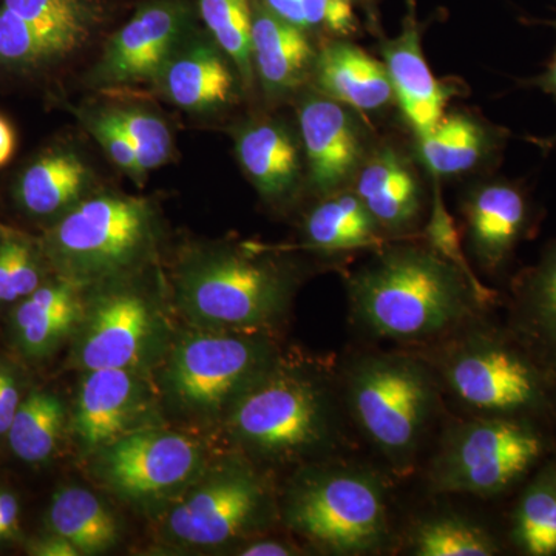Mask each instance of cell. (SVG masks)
<instances>
[{"instance_id":"cell-1","label":"cell","mask_w":556,"mask_h":556,"mask_svg":"<svg viewBox=\"0 0 556 556\" xmlns=\"http://www.w3.org/2000/svg\"><path fill=\"white\" fill-rule=\"evenodd\" d=\"M345 277L350 316L379 342L419 350L489 314L464 274L422 240H394Z\"/></svg>"},{"instance_id":"cell-2","label":"cell","mask_w":556,"mask_h":556,"mask_svg":"<svg viewBox=\"0 0 556 556\" xmlns=\"http://www.w3.org/2000/svg\"><path fill=\"white\" fill-rule=\"evenodd\" d=\"M413 351L433 369L444 396L470 416L517 417L556 427L555 369L489 314Z\"/></svg>"},{"instance_id":"cell-3","label":"cell","mask_w":556,"mask_h":556,"mask_svg":"<svg viewBox=\"0 0 556 556\" xmlns=\"http://www.w3.org/2000/svg\"><path fill=\"white\" fill-rule=\"evenodd\" d=\"M351 427L339 375L281 358L229 415L233 438L273 463L340 457L353 445Z\"/></svg>"},{"instance_id":"cell-4","label":"cell","mask_w":556,"mask_h":556,"mask_svg":"<svg viewBox=\"0 0 556 556\" xmlns=\"http://www.w3.org/2000/svg\"><path fill=\"white\" fill-rule=\"evenodd\" d=\"M339 379L351 424L382 457L388 473L413 477L444 402L426 358L407 348H371L348 357Z\"/></svg>"},{"instance_id":"cell-5","label":"cell","mask_w":556,"mask_h":556,"mask_svg":"<svg viewBox=\"0 0 556 556\" xmlns=\"http://www.w3.org/2000/svg\"><path fill=\"white\" fill-rule=\"evenodd\" d=\"M390 479L351 460H317L289 486L285 522L311 546L336 556H378L396 551Z\"/></svg>"},{"instance_id":"cell-6","label":"cell","mask_w":556,"mask_h":556,"mask_svg":"<svg viewBox=\"0 0 556 556\" xmlns=\"http://www.w3.org/2000/svg\"><path fill=\"white\" fill-rule=\"evenodd\" d=\"M554 428L517 417L468 416L448 426L428 463L434 495L497 497L554 455Z\"/></svg>"},{"instance_id":"cell-7","label":"cell","mask_w":556,"mask_h":556,"mask_svg":"<svg viewBox=\"0 0 556 556\" xmlns=\"http://www.w3.org/2000/svg\"><path fill=\"white\" fill-rule=\"evenodd\" d=\"M299 285L292 263L262 249H215L179 276V295L195 320L241 332L274 328L287 316Z\"/></svg>"},{"instance_id":"cell-8","label":"cell","mask_w":556,"mask_h":556,"mask_svg":"<svg viewBox=\"0 0 556 556\" xmlns=\"http://www.w3.org/2000/svg\"><path fill=\"white\" fill-rule=\"evenodd\" d=\"M155 232L148 199L102 192L65 212L40 244L61 278L83 285L134 268L152 251Z\"/></svg>"},{"instance_id":"cell-9","label":"cell","mask_w":556,"mask_h":556,"mask_svg":"<svg viewBox=\"0 0 556 556\" xmlns=\"http://www.w3.org/2000/svg\"><path fill=\"white\" fill-rule=\"evenodd\" d=\"M104 16L100 0H0V78L56 72L89 46Z\"/></svg>"},{"instance_id":"cell-10","label":"cell","mask_w":556,"mask_h":556,"mask_svg":"<svg viewBox=\"0 0 556 556\" xmlns=\"http://www.w3.org/2000/svg\"><path fill=\"white\" fill-rule=\"evenodd\" d=\"M280 358L260 332L199 334L179 343L167 380L179 404L197 412L232 407Z\"/></svg>"},{"instance_id":"cell-11","label":"cell","mask_w":556,"mask_h":556,"mask_svg":"<svg viewBox=\"0 0 556 556\" xmlns=\"http://www.w3.org/2000/svg\"><path fill=\"white\" fill-rule=\"evenodd\" d=\"M274 511L265 479L247 463H233L172 510L167 530L190 546H222L262 529Z\"/></svg>"},{"instance_id":"cell-12","label":"cell","mask_w":556,"mask_h":556,"mask_svg":"<svg viewBox=\"0 0 556 556\" xmlns=\"http://www.w3.org/2000/svg\"><path fill=\"white\" fill-rule=\"evenodd\" d=\"M460 215L468 252L492 278L507 273L519 244L535 236L541 218L525 182L500 177L475 181L460 199Z\"/></svg>"},{"instance_id":"cell-13","label":"cell","mask_w":556,"mask_h":556,"mask_svg":"<svg viewBox=\"0 0 556 556\" xmlns=\"http://www.w3.org/2000/svg\"><path fill=\"white\" fill-rule=\"evenodd\" d=\"M189 28L190 10L182 0H152L139 7L110 38L91 83L102 89L159 84Z\"/></svg>"},{"instance_id":"cell-14","label":"cell","mask_w":556,"mask_h":556,"mask_svg":"<svg viewBox=\"0 0 556 556\" xmlns=\"http://www.w3.org/2000/svg\"><path fill=\"white\" fill-rule=\"evenodd\" d=\"M298 119L306 189L321 199L350 188L376 142L365 116L311 87L300 98Z\"/></svg>"},{"instance_id":"cell-15","label":"cell","mask_w":556,"mask_h":556,"mask_svg":"<svg viewBox=\"0 0 556 556\" xmlns=\"http://www.w3.org/2000/svg\"><path fill=\"white\" fill-rule=\"evenodd\" d=\"M195 442L166 431H130L104 447L102 477L130 497L164 495L178 489L199 470Z\"/></svg>"},{"instance_id":"cell-16","label":"cell","mask_w":556,"mask_h":556,"mask_svg":"<svg viewBox=\"0 0 556 556\" xmlns=\"http://www.w3.org/2000/svg\"><path fill=\"white\" fill-rule=\"evenodd\" d=\"M390 240L419 237L427 189L416 164L393 142H375L350 186Z\"/></svg>"},{"instance_id":"cell-17","label":"cell","mask_w":556,"mask_h":556,"mask_svg":"<svg viewBox=\"0 0 556 556\" xmlns=\"http://www.w3.org/2000/svg\"><path fill=\"white\" fill-rule=\"evenodd\" d=\"M236 155L249 181L270 206H288L306 188V164L299 130L263 116L241 124Z\"/></svg>"},{"instance_id":"cell-18","label":"cell","mask_w":556,"mask_h":556,"mask_svg":"<svg viewBox=\"0 0 556 556\" xmlns=\"http://www.w3.org/2000/svg\"><path fill=\"white\" fill-rule=\"evenodd\" d=\"M383 65L393 87L394 102L415 137L427 134L447 112L455 87L431 72L422 50L420 25L409 9L396 38L382 42Z\"/></svg>"},{"instance_id":"cell-19","label":"cell","mask_w":556,"mask_h":556,"mask_svg":"<svg viewBox=\"0 0 556 556\" xmlns=\"http://www.w3.org/2000/svg\"><path fill=\"white\" fill-rule=\"evenodd\" d=\"M155 332L148 300L134 292L105 295L91 309L80 338L78 361L87 371L134 368Z\"/></svg>"},{"instance_id":"cell-20","label":"cell","mask_w":556,"mask_h":556,"mask_svg":"<svg viewBox=\"0 0 556 556\" xmlns=\"http://www.w3.org/2000/svg\"><path fill=\"white\" fill-rule=\"evenodd\" d=\"M507 139L503 127L466 110H452L416 137L417 159L439 181L464 177L495 166Z\"/></svg>"},{"instance_id":"cell-21","label":"cell","mask_w":556,"mask_h":556,"mask_svg":"<svg viewBox=\"0 0 556 556\" xmlns=\"http://www.w3.org/2000/svg\"><path fill=\"white\" fill-rule=\"evenodd\" d=\"M317 51L311 33L281 21L262 2L252 3V62L269 100H285L305 89Z\"/></svg>"},{"instance_id":"cell-22","label":"cell","mask_w":556,"mask_h":556,"mask_svg":"<svg viewBox=\"0 0 556 556\" xmlns=\"http://www.w3.org/2000/svg\"><path fill=\"white\" fill-rule=\"evenodd\" d=\"M167 100L190 113L217 112L239 100L243 84L215 42L185 40L159 80Z\"/></svg>"},{"instance_id":"cell-23","label":"cell","mask_w":556,"mask_h":556,"mask_svg":"<svg viewBox=\"0 0 556 556\" xmlns=\"http://www.w3.org/2000/svg\"><path fill=\"white\" fill-rule=\"evenodd\" d=\"M144 405V387L131 368L91 369L80 382L73 424L80 444L108 447L130 433Z\"/></svg>"},{"instance_id":"cell-24","label":"cell","mask_w":556,"mask_h":556,"mask_svg":"<svg viewBox=\"0 0 556 556\" xmlns=\"http://www.w3.org/2000/svg\"><path fill=\"white\" fill-rule=\"evenodd\" d=\"M311 87L362 116L396 104L383 62L350 39H329L318 49Z\"/></svg>"},{"instance_id":"cell-25","label":"cell","mask_w":556,"mask_h":556,"mask_svg":"<svg viewBox=\"0 0 556 556\" xmlns=\"http://www.w3.org/2000/svg\"><path fill=\"white\" fill-rule=\"evenodd\" d=\"M91 179L89 164L75 149L50 144L21 167L11 186V195L28 217L56 222L86 199Z\"/></svg>"},{"instance_id":"cell-26","label":"cell","mask_w":556,"mask_h":556,"mask_svg":"<svg viewBox=\"0 0 556 556\" xmlns=\"http://www.w3.org/2000/svg\"><path fill=\"white\" fill-rule=\"evenodd\" d=\"M507 327L556 371V239L511 280Z\"/></svg>"},{"instance_id":"cell-27","label":"cell","mask_w":556,"mask_h":556,"mask_svg":"<svg viewBox=\"0 0 556 556\" xmlns=\"http://www.w3.org/2000/svg\"><path fill=\"white\" fill-rule=\"evenodd\" d=\"M305 247L321 255L375 252L390 240L353 189L346 188L318 199L303 219Z\"/></svg>"},{"instance_id":"cell-28","label":"cell","mask_w":556,"mask_h":556,"mask_svg":"<svg viewBox=\"0 0 556 556\" xmlns=\"http://www.w3.org/2000/svg\"><path fill=\"white\" fill-rule=\"evenodd\" d=\"M80 285L61 278L42 283L17 303L13 332L25 356L42 358L53 353L83 316Z\"/></svg>"},{"instance_id":"cell-29","label":"cell","mask_w":556,"mask_h":556,"mask_svg":"<svg viewBox=\"0 0 556 556\" xmlns=\"http://www.w3.org/2000/svg\"><path fill=\"white\" fill-rule=\"evenodd\" d=\"M507 536L519 555H556V456L547 457L522 486Z\"/></svg>"},{"instance_id":"cell-30","label":"cell","mask_w":556,"mask_h":556,"mask_svg":"<svg viewBox=\"0 0 556 556\" xmlns=\"http://www.w3.org/2000/svg\"><path fill=\"white\" fill-rule=\"evenodd\" d=\"M404 544L405 554L413 556H495L504 548L492 530L452 511L417 519Z\"/></svg>"},{"instance_id":"cell-31","label":"cell","mask_w":556,"mask_h":556,"mask_svg":"<svg viewBox=\"0 0 556 556\" xmlns=\"http://www.w3.org/2000/svg\"><path fill=\"white\" fill-rule=\"evenodd\" d=\"M50 529L65 538L80 555L109 551L118 541V525L93 493L68 486L53 497L49 511Z\"/></svg>"},{"instance_id":"cell-32","label":"cell","mask_w":556,"mask_h":556,"mask_svg":"<svg viewBox=\"0 0 556 556\" xmlns=\"http://www.w3.org/2000/svg\"><path fill=\"white\" fill-rule=\"evenodd\" d=\"M64 422L65 407L61 399L47 391H33L21 402L7 431L10 447L25 463H43L56 450Z\"/></svg>"},{"instance_id":"cell-33","label":"cell","mask_w":556,"mask_h":556,"mask_svg":"<svg viewBox=\"0 0 556 556\" xmlns=\"http://www.w3.org/2000/svg\"><path fill=\"white\" fill-rule=\"evenodd\" d=\"M251 0H199L201 20L239 73L243 90L257 83L252 62Z\"/></svg>"},{"instance_id":"cell-34","label":"cell","mask_w":556,"mask_h":556,"mask_svg":"<svg viewBox=\"0 0 556 556\" xmlns=\"http://www.w3.org/2000/svg\"><path fill=\"white\" fill-rule=\"evenodd\" d=\"M42 244L9 228H0V305L20 303L43 283Z\"/></svg>"},{"instance_id":"cell-35","label":"cell","mask_w":556,"mask_h":556,"mask_svg":"<svg viewBox=\"0 0 556 556\" xmlns=\"http://www.w3.org/2000/svg\"><path fill=\"white\" fill-rule=\"evenodd\" d=\"M434 192L431 199L430 212H428L426 223L419 237L424 243L428 244L434 252H438L442 258L452 263L456 269H459L467 278L470 287L477 292L481 302L490 309L497 303V292L495 289L486 287L481 277L478 276L470 258L467 257L466 248H464L460 230L457 228L455 219L450 215L445 206L444 197L441 192V181L433 179Z\"/></svg>"},{"instance_id":"cell-36","label":"cell","mask_w":556,"mask_h":556,"mask_svg":"<svg viewBox=\"0 0 556 556\" xmlns=\"http://www.w3.org/2000/svg\"><path fill=\"white\" fill-rule=\"evenodd\" d=\"M260 2L281 21L308 33H327L331 39H348L358 28L351 0H260Z\"/></svg>"},{"instance_id":"cell-37","label":"cell","mask_w":556,"mask_h":556,"mask_svg":"<svg viewBox=\"0 0 556 556\" xmlns=\"http://www.w3.org/2000/svg\"><path fill=\"white\" fill-rule=\"evenodd\" d=\"M113 112L129 137L144 175L169 163L174 155V137L159 115L142 108H116Z\"/></svg>"},{"instance_id":"cell-38","label":"cell","mask_w":556,"mask_h":556,"mask_svg":"<svg viewBox=\"0 0 556 556\" xmlns=\"http://www.w3.org/2000/svg\"><path fill=\"white\" fill-rule=\"evenodd\" d=\"M75 113L116 167L135 181H141L146 177L139 167L134 146L113 109L75 110Z\"/></svg>"},{"instance_id":"cell-39","label":"cell","mask_w":556,"mask_h":556,"mask_svg":"<svg viewBox=\"0 0 556 556\" xmlns=\"http://www.w3.org/2000/svg\"><path fill=\"white\" fill-rule=\"evenodd\" d=\"M21 402V390L16 376L9 367L0 364V437L10 430Z\"/></svg>"},{"instance_id":"cell-40","label":"cell","mask_w":556,"mask_h":556,"mask_svg":"<svg viewBox=\"0 0 556 556\" xmlns=\"http://www.w3.org/2000/svg\"><path fill=\"white\" fill-rule=\"evenodd\" d=\"M546 24L551 25L556 31V20L547 21ZM526 84L530 87H536V89L544 91V93L551 94L556 101V49L554 54H552L551 61L547 62L546 70H544L541 75H538L536 78L526 80ZM536 142L543 146V149L554 148L556 144V135L548 139H540V141Z\"/></svg>"},{"instance_id":"cell-41","label":"cell","mask_w":556,"mask_h":556,"mask_svg":"<svg viewBox=\"0 0 556 556\" xmlns=\"http://www.w3.org/2000/svg\"><path fill=\"white\" fill-rule=\"evenodd\" d=\"M299 548L291 546L285 541L278 540H257L241 548L239 555L243 556H291L298 555Z\"/></svg>"},{"instance_id":"cell-42","label":"cell","mask_w":556,"mask_h":556,"mask_svg":"<svg viewBox=\"0 0 556 556\" xmlns=\"http://www.w3.org/2000/svg\"><path fill=\"white\" fill-rule=\"evenodd\" d=\"M30 554L38 556H78L79 551L70 541L56 533L50 538H42L38 543L33 544Z\"/></svg>"},{"instance_id":"cell-43","label":"cell","mask_w":556,"mask_h":556,"mask_svg":"<svg viewBox=\"0 0 556 556\" xmlns=\"http://www.w3.org/2000/svg\"><path fill=\"white\" fill-rule=\"evenodd\" d=\"M17 519H20V504L16 496L9 492H0V526L5 530L7 535H11L17 529Z\"/></svg>"},{"instance_id":"cell-44","label":"cell","mask_w":556,"mask_h":556,"mask_svg":"<svg viewBox=\"0 0 556 556\" xmlns=\"http://www.w3.org/2000/svg\"><path fill=\"white\" fill-rule=\"evenodd\" d=\"M16 131L5 116L0 115V169L10 163L16 152Z\"/></svg>"},{"instance_id":"cell-45","label":"cell","mask_w":556,"mask_h":556,"mask_svg":"<svg viewBox=\"0 0 556 556\" xmlns=\"http://www.w3.org/2000/svg\"><path fill=\"white\" fill-rule=\"evenodd\" d=\"M9 535H7V532L5 530H3V527L0 526V540H3V538H7Z\"/></svg>"},{"instance_id":"cell-46","label":"cell","mask_w":556,"mask_h":556,"mask_svg":"<svg viewBox=\"0 0 556 556\" xmlns=\"http://www.w3.org/2000/svg\"><path fill=\"white\" fill-rule=\"evenodd\" d=\"M0 228H2V226H0Z\"/></svg>"}]
</instances>
